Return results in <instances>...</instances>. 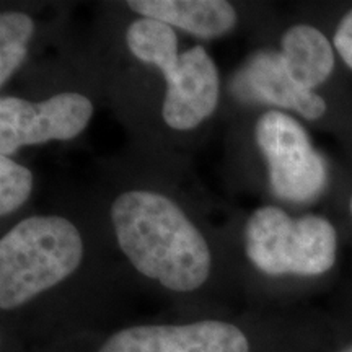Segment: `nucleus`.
I'll use <instances>...</instances> for the list:
<instances>
[{"instance_id": "14", "label": "nucleus", "mask_w": 352, "mask_h": 352, "mask_svg": "<svg viewBox=\"0 0 352 352\" xmlns=\"http://www.w3.org/2000/svg\"><path fill=\"white\" fill-rule=\"evenodd\" d=\"M351 178L346 179L344 184L341 188V206L344 217L347 220V226L352 230V173L349 175Z\"/></svg>"}, {"instance_id": "9", "label": "nucleus", "mask_w": 352, "mask_h": 352, "mask_svg": "<svg viewBox=\"0 0 352 352\" xmlns=\"http://www.w3.org/2000/svg\"><path fill=\"white\" fill-rule=\"evenodd\" d=\"M126 6L142 19H155L202 39L230 33L239 13L226 0H129Z\"/></svg>"}, {"instance_id": "10", "label": "nucleus", "mask_w": 352, "mask_h": 352, "mask_svg": "<svg viewBox=\"0 0 352 352\" xmlns=\"http://www.w3.org/2000/svg\"><path fill=\"white\" fill-rule=\"evenodd\" d=\"M126 44L135 59L153 67L165 56L178 52V36L173 26L155 19L132 21L126 32Z\"/></svg>"}, {"instance_id": "15", "label": "nucleus", "mask_w": 352, "mask_h": 352, "mask_svg": "<svg viewBox=\"0 0 352 352\" xmlns=\"http://www.w3.org/2000/svg\"><path fill=\"white\" fill-rule=\"evenodd\" d=\"M334 352H352V341H351V342H347V344H344L342 347H340V349L334 351Z\"/></svg>"}, {"instance_id": "3", "label": "nucleus", "mask_w": 352, "mask_h": 352, "mask_svg": "<svg viewBox=\"0 0 352 352\" xmlns=\"http://www.w3.org/2000/svg\"><path fill=\"white\" fill-rule=\"evenodd\" d=\"M245 252L258 271L271 277L320 279L340 256V230L328 215H292L279 206H263L245 226Z\"/></svg>"}, {"instance_id": "13", "label": "nucleus", "mask_w": 352, "mask_h": 352, "mask_svg": "<svg viewBox=\"0 0 352 352\" xmlns=\"http://www.w3.org/2000/svg\"><path fill=\"white\" fill-rule=\"evenodd\" d=\"M327 34L331 39L341 64L346 70L352 72V3L333 20L331 28Z\"/></svg>"}, {"instance_id": "12", "label": "nucleus", "mask_w": 352, "mask_h": 352, "mask_svg": "<svg viewBox=\"0 0 352 352\" xmlns=\"http://www.w3.org/2000/svg\"><path fill=\"white\" fill-rule=\"evenodd\" d=\"M33 191V173L12 157L0 155V215L20 209Z\"/></svg>"}, {"instance_id": "8", "label": "nucleus", "mask_w": 352, "mask_h": 352, "mask_svg": "<svg viewBox=\"0 0 352 352\" xmlns=\"http://www.w3.org/2000/svg\"><path fill=\"white\" fill-rule=\"evenodd\" d=\"M279 54L292 80L328 96L352 114V98L341 82L340 57L323 28L311 21H294L279 38Z\"/></svg>"}, {"instance_id": "6", "label": "nucleus", "mask_w": 352, "mask_h": 352, "mask_svg": "<svg viewBox=\"0 0 352 352\" xmlns=\"http://www.w3.org/2000/svg\"><path fill=\"white\" fill-rule=\"evenodd\" d=\"M155 67L165 77L162 118L175 131H191L212 116L219 104V69L202 46L164 57Z\"/></svg>"}, {"instance_id": "2", "label": "nucleus", "mask_w": 352, "mask_h": 352, "mask_svg": "<svg viewBox=\"0 0 352 352\" xmlns=\"http://www.w3.org/2000/svg\"><path fill=\"white\" fill-rule=\"evenodd\" d=\"M83 259L78 228L60 215H33L0 240V308L15 310L67 279Z\"/></svg>"}, {"instance_id": "11", "label": "nucleus", "mask_w": 352, "mask_h": 352, "mask_svg": "<svg viewBox=\"0 0 352 352\" xmlns=\"http://www.w3.org/2000/svg\"><path fill=\"white\" fill-rule=\"evenodd\" d=\"M33 34L34 21L26 13L8 10L0 15V85L25 63Z\"/></svg>"}, {"instance_id": "7", "label": "nucleus", "mask_w": 352, "mask_h": 352, "mask_svg": "<svg viewBox=\"0 0 352 352\" xmlns=\"http://www.w3.org/2000/svg\"><path fill=\"white\" fill-rule=\"evenodd\" d=\"M98 352H252V346L235 324L201 320L120 329L101 344Z\"/></svg>"}, {"instance_id": "4", "label": "nucleus", "mask_w": 352, "mask_h": 352, "mask_svg": "<svg viewBox=\"0 0 352 352\" xmlns=\"http://www.w3.org/2000/svg\"><path fill=\"white\" fill-rule=\"evenodd\" d=\"M254 139L267 168L271 192L290 204H314L334 182L331 166L294 114L270 109L258 118Z\"/></svg>"}, {"instance_id": "1", "label": "nucleus", "mask_w": 352, "mask_h": 352, "mask_svg": "<svg viewBox=\"0 0 352 352\" xmlns=\"http://www.w3.org/2000/svg\"><path fill=\"white\" fill-rule=\"evenodd\" d=\"M109 214L121 252L142 276L179 294L195 292L209 279L208 241L170 197L131 189L113 201Z\"/></svg>"}, {"instance_id": "5", "label": "nucleus", "mask_w": 352, "mask_h": 352, "mask_svg": "<svg viewBox=\"0 0 352 352\" xmlns=\"http://www.w3.org/2000/svg\"><path fill=\"white\" fill-rule=\"evenodd\" d=\"M94 116L88 96L65 91L43 101L19 96L0 98V155L10 157L28 145L72 140Z\"/></svg>"}]
</instances>
